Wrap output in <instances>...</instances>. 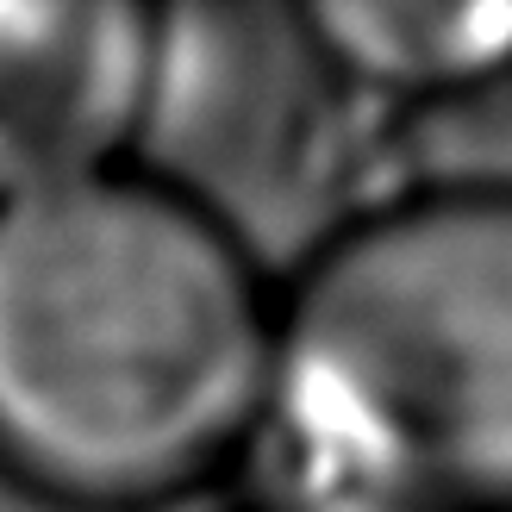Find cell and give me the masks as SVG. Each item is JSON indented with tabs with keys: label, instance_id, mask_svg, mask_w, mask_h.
<instances>
[{
	"label": "cell",
	"instance_id": "cell-5",
	"mask_svg": "<svg viewBox=\"0 0 512 512\" xmlns=\"http://www.w3.org/2000/svg\"><path fill=\"white\" fill-rule=\"evenodd\" d=\"M356 100H456L512 75V0H313L294 7Z\"/></svg>",
	"mask_w": 512,
	"mask_h": 512
},
{
	"label": "cell",
	"instance_id": "cell-3",
	"mask_svg": "<svg viewBox=\"0 0 512 512\" xmlns=\"http://www.w3.org/2000/svg\"><path fill=\"white\" fill-rule=\"evenodd\" d=\"M338 100L294 7H157V69L132 169L238 232V200L331 163Z\"/></svg>",
	"mask_w": 512,
	"mask_h": 512
},
{
	"label": "cell",
	"instance_id": "cell-4",
	"mask_svg": "<svg viewBox=\"0 0 512 512\" xmlns=\"http://www.w3.org/2000/svg\"><path fill=\"white\" fill-rule=\"evenodd\" d=\"M157 7L0 0V207L132 169Z\"/></svg>",
	"mask_w": 512,
	"mask_h": 512
},
{
	"label": "cell",
	"instance_id": "cell-6",
	"mask_svg": "<svg viewBox=\"0 0 512 512\" xmlns=\"http://www.w3.org/2000/svg\"><path fill=\"white\" fill-rule=\"evenodd\" d=\"M294 512H419V506L375 500V494H350V488H306Z\"/></svg>",
	"mask_w": 512,
	"mask_h": 512
},
{
	"label": "cell",
	"instance_id": "cell-1",
	"mask_svg": "<svg viewBox=\"0 0 512 512\" xmlns=\"http://www.w3.org/2000/svg\"><path fill=\"white\" fill-rule=\"evenodd\" d=\"M281 306L250 244L144 169L0 207V475L163 512L275 425Z\"/></svg>",
	"mask_w": 512,
	"mask_h": 512
},
{
	"label": "cell",
	"instance_id": "cell-2",
	"mask_svg": "<svg viewBox=\"0 0 512 512\" xmlns=\"http://www.w3.org/2000/svg\"><path fill=\"white\" fill-rule=\"evenodd\" d=\"M275 425L306 488L512 512V182L344 213L281 300Z\"/></svg>",
	"mask_w": 512,
	"mask_h": 512
}]
</instances>
